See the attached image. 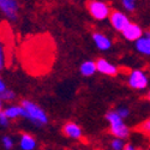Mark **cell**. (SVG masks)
Returning a JSON list of instances; mask_svg holds the SVG:
<instances>
[{
    "label": "cell",
    "instance_id": "1",
    "mask_svg": "<svg viewBox=\"0 0 150 150\" xmlns=\"http://www.w3.org/2000/svg\"><path fill=\"white\" fill-rule=\"evenodd\" d=\"M21 105L24 109L23 118L30 120V122L37 125V126H42V125H46L48 122V117L46 114V112L39 105H36L35 102L27 98L22 100Z\"/></svg>",
    "mask_w": 150,
    "mask_h": 150
},
{
    "label": "cell",
    "instance_id": "2",
    "mask_svg": "<svg viewBox=\"0 0 150 150\" xmlns=\"http://www.w3.org/2000/svg\"><path fill=\"white\" fill-rule=\"evenodd\" d=\"M106 120L109 124V132L115 138L126 139L130 136V129L124 122V119L117 113V110H109L106 114Z\"/></svg>",
    "mask_w": 150,
    "mask_h": 150
},
{
    "label": "cell",
    "instance_id": "3",
    "mask_svg": "<svg viewBox=\"0 0 150 150\" xmlns=\"http://www.w3.org/2000/svg\"><path fill=\"white\" fill-rule=\"evenodd\" d=\"M86 10H88L89 15L96 21H105L109 18L112 12L109 5L102 0H89L86 3Z\"/></svg>",
    "mask_w": 150,
    "mask_h": 150
},
{
    "label": "cell",
    "instance_id": "4",
    "mask_svg": "<svg viewBox=\"0 0 150 150\" xmlns=\"http://www.w3.org/2000/svg\"><path fill=\"white\" fill-rule=\"evenodd\" d=\"M21 5L18 0H0V12L10 21H17Z\"/></svg>",
    "mask_w": 150,
    "mask_h": 150
},
{
    "label": "cell",
    "instance_id": "5",
    "mask_svg": "<svg viewBox=\"0 0 150 150\" xmlns=\"http://www.w3.org/2000/svg\"><path fill=\"white\" fill-rule=\"evenodd\" d=\"M127 83L134 90H144L149 85V78L142 70H133L131 71L127 78Z\"/></svg>",
    "mask_w": 150,
    "mask_h": 150
},
{
    "label": "cell",
    "instance_id": "6",
    "mask_svg": "<svg viewBox=\"0 0 150 150\" xmlns=\"http://www.w3.org/2000/svg\"><path fill=\"white\" fill-rule=\"evenodd\" d=\"M109 22H110V25L113 27L114 30L121 33V30L130 23V18L125 15L124 12L118 11V10H113L109 15Z\"/></svg>",
    "mask_w": 150,
    "mask_h": 150
},
{
    "label": "cell",
    "instance_id": "7",
    "mask_svg": "<svg viewBox=\"0 0 150 150\" xmlns=\"http://www.w3.org/2000/svg\"><path fill=\"white\" fill-rule=\"evenodd\" d=\"M121 34H122V37L125 40L127 41H132V42H136L139 37L143 36V30L142 28L136 23H132L130 22L126 27H125L122 30H121Z\"/></svg>",
    "mask_w": 150,
    "mask_h": 150
},
{
    "label": "cell",
    "instance_id": "8",
    "mask_svg": "<svg viewBox=\"0 0 150 150\" xmlns=\"http://www.w3.org/2000/svg\"><path fill=\"white\" fill-rule=\"evenodd\" d=\"M96 69L100 73L106 74V76L114 77L118 74V67L103 58H100L96 60Z\"/></svg>",
    "mask_w": 150,
    "mask_h": 150
},
{
    "label": "cell",
    "instance_id": "9",
    "mask_svg": "<svg viewBox=\"0 0 150 150\" xmlns=\"http://www.w3.org/2000/svg\"><path fill=\"white\" fill-rule=\"evenodd\" d=\"M62 133L72 139H81L83 136V131L81 126L73 121H69L62 126Z\"/></svg>",
    "mask_w": 150,
    "mask_h": 150
},
{
    "label": "cell",
    "instance_id": "10",
    "mask_svg": "<svg viewBox=\"0 0 150 150\" xmlns=\"http://www.w3.org/2000/svg\"><path fill=\"white\" fill-rule=\"evenodd\" d=\"M93 41L100 51H108V49H110V47H112L110 39H108V37L102 33H98V31L93 33Z\"/></svg>",
    "mask_w": 150,
    "mask_h": 150
},
{
    "label": "cell",
    "instance_id": "11",
    "mask_svg": "<svg viewBox=\"0 0 150 150\" xmlns=\"http://www.w3.org/2000/svg\"><path fill=\"white\" fill-rule=\"evenodd\" d=\"M136 49L143 55H150V30L136 41Z\"/></svg>",
    "mask_w": 150,
    "mask_h": 150
},
{
    "label": "cell",
    "instance_id": "12",
    "mask_svg": "<svg viewBox=\"0 0 150 150\" xmlns=\"http://www.w3.org/2000/svg\"><path fill=\"white\" fill-rule=\"evenodd\" d=\"M19 145L22 150H34L36 148V139L35 137L29 133H23L21 134Z\"/></svg>",
    "mask_w": 150,
    "mask_h": 150
},
{
    "label": "cell",
    "instance_id": "13",
    "mask_svg": "<svg viewBox=\"0 0 150 150\" xmlns=\"http://www.w3.org/2000/svg\"><path fill=\"white\" fill-rule=\"evenodd\" d=\"M96 71H97V69H96V61H93V60L84 61L83 64L81 65V67H79V72H81L82 76H84V77H91V76H94Z\"/></svg>",
    "mask_w": 150,
    "mask_h": 150
},
{
    "label": "cell",
    "instance_id": "14",
    "mask_svg": "<svg viewBox=\"0 0 150 150\" xmlns=\"http://www.w3.org/2000/svg\"><path fill=\"white\" fill-rule=\"evenodd\" d=\"M4 113L8 117L10 120H13V119H18L24 115V109H23L22 105H19V106L13 105V106H8L7 108H5Z\"/></svg>",
    "mask_w": 150,
    "mask_h": 150
},
{
    "label": "cell",
    "instance_id": "15",
    "mask_svg": "<svg viewBox=\"0 0 150 150\" xmlns=\"http://www.w3.org/2000/svg\"><path fill=\"white\" fill-rule=\"evenodd\" d=\"M0 97H1L3 101H5V102H12L16 98V93L13 90L5 89L3 93H0Z\"/></svg>",
    "mask_w": 150,
    "mask_h": 150
},
{
    "label": "cell",
    "instance_id": "16",
    "mask_svg": "<svg viewBox=\"0 0 150 150\" xmlns=\"http://www.w3.org/2000/svg\"><path fill=\"white\" fill-rule=\"evenodd\" d=\"M121 5L129 12H133L136 10V1L134 0H121Z\"/></svg>",
    "mask_w": 150,
    "mask_h": 150
},
{
    "label": "cell",
    "instance_id": "17",
    "mask_svg": "<svg viewBox=\"0 0 150 150\" xmlns=\"http://www.w3.org/2000/svg\"><path fill=\"white\" fill-rule=\"evenodd\" d=\"M124 139L121 138H114L110 142V148L113 150H122L124 149Z\"/></svg>",
    "mask_w": 150,
    "mask_h": 150
},
{
    "label": "cell",
    "instance_id": "18",
    "mask_svg": "<svg viewBox=\"0 0 150 150\" xmlns=\"http://www.w3.org/2000/svg\"><path fill=\"white\" fill-rule=\"evenodd\" d=\"M3 145L6 150H11L12 146H13V141H12V138L10 136H4L3 137Z\"/></svg>",
    "mask_w": 150,
    "mask_h": 150
},
{
    "label": "cell",
    "instance_id": "19",
    "mask_svg": "<svg viewBox=\"0 0 150 150\" xmlns=\"http://www.w3.org/2000/svg\"><path fill=\"white\" fill-rule=\"evenodd\" d=\"M115 110H117V113H118L122 119H126V118L130 115V109L126 108V107H119V108L115 109Z\"/></svg>",
    "mask_w": 150,
    "mask_h": 150
},
{
    "label": "cell",
    "instance_id": "20",
    "mask_svg": "<svg viewBox=\"0 0 150 150\" xmlns=\"http://www.w3.org/2000/svg\"><path fill=\"white\" fill-rule=\"evenodd\" d=\"M137 129H139L141 131H143V132H146V133H150V119H148V120H145V121H143L141 125Z\"/></svg>",
    "mask_w": 150,
    "mask_h": 150
},
{
    "label": "cell",
    "instance_id": "21",
    "mask_svg": "<svg viewBox=\"0 0 150 150\" xmlns=\"http://www.w3.org/2000/svg\"><path fill=\"white\" fill-rule=\"evenodd\" d=\"M8 124H10L8 117L4 113V110L0 112V125H1V126H4V127H6V126H8Z\"/></svg>",
    "mask_w": 150,
    "mask_h": 150
},
{
    "label": "cell",
    "instance_id": "22",
    "mask_svg": "<svg viewBox=\"0 0 150 150\" xmlns=\"http://www.w3.org/2000/svg\"><path fill=\"white\" fill-rule=\"evenodd\" d=\"M5 66V55H4V48L0 42V70H3Z\"/></svg>",
    "mask_w": 150,
    "mask_h": 150
},
{
    "label": "cell",
    "instance_id": "23",
    "mask_svg": "<svg viewBox=\"0 0 150 150\" xmlns=\"http://www.w3.org/2000/svg\"><path fill=\"white\" fill-rule=\"evenodd\" d=\"M5 89H6V85H5L4 81H3L1 78H0V93H3Z\"/></svg>",
    "mask_w": 150,
    "mask_h": 150
},
{
    "label": "cell",
    "instance_id": "24",
    "mask_svg": "<svg viewBox=\"0 0 150 150\" xmlns=\"http://www.w3.org/2000/svg\"><path fill=\"white\" fill-rule=\"evenodd\" d=\"M0 112H3V98L0 97Z\"/></svg>",
    "mask_w": 150,
    "mask_h": 150
},
{
    "label": "cell",
    "instance_id": "25",
    "mask_svg": "<svg viewBox=\"0 0 150 150\" xmlns=\"http://www.w3.org/2000/svg\"><path fill=\"white\" fill-rule=\"evenodd\" d=\"M146 98L150 101V90H149V91H148V94H146Z\"/></svg>",
    "mask_w": 150,
    "mask_h": 150
},
{
    "label": "cell",
    "instance_id": "26",
    "mask_svg": "<svg viewBox=\"0 0 150 150\" xmlns=\"http://www.w3.org/2000/svg\"><path fill=\"white\" fill-rule=\"evenodd\" d=\"M72 1H81V0H72Z\"/></svg>",
    "mask_w": 150,
    "mask_h": 150
},
{
    "label": "cell",
    "instance_id": "27",
    "mask_svg": "<svg viewBox=\"0 0 150 150\" xmlns=\"http://www.w3.org/2000/svg\"><path fill=\"white\" fill-rule=\"evenodd\" d=\"M134 1H137V0H134Z\"/></svg>",
    "mask_w": 150,
    "mask_h": 150
}]
</instances>
